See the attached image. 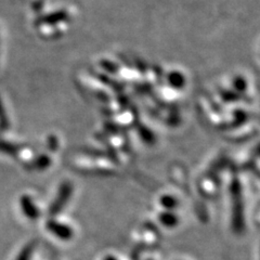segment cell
Returning a JSON list of instances; mask_svg holds the SVG:
<instances>
[{
    "mask_svg": "<svg viewBox=\"0 0 260 260\" xmlns=\"http://www.w3.org/2000/svg\"><path fill=\"white\" fill-rule=\"evenodd\" d=\"M72 192H73V185L70 182H64L61 185L60 191L58 195H56L53 204L50 207V211H49L50 215H56L60 213V211L63 209V207L65 206V204L68 203L69 199L71 198Z\"/></svg>",
    "mask_w": 260,
    "mask_h": 260,
    "instance_id": "cell-1",
    "label": "cell"
},
{
    "mask_svg": "<svg viewBox=\"0 0 260 260\" xmlns=\"http://www.w3.org/2000/svg\"><path fill=\"white\" fill-rule=\"evenodd\" d=\"M47 228L49 231L55 235V237H58L62 240H70L73 237V230L70 226L65 225L63 223L50 220L47 222Z\"/></svg>",
    "mask_w": 260,
    "mask_h": 260,
    "instance_id": "cell-2",
    "label": "cell"
},
{
    "mask_svg": "<svg viewBox=\"0 0 260 260\" xmlns=\"http://www.w3.org/2000/svg\"><path fill=\"white\" fill-rule=\"evenodd\" d=\"M21 207L23 213L25 214L31 220H35L39 217V211L35 206L34 203L28 197H22L21 199Z\"/></svg>",
    "mask_w": 260,
    "mask_h": 260,
    "instance_id": "cell-3",
    "label": "cell"
},
{
    "mask_svg": "<svg viewBox=\"0 0 260 260\" xmlns=\"http://www.w3.org/2000/svg\"><path fill=\"white\" fill-rule=\"evenodd\" d=\"M49 166H50V158L47 157L46 155L37 158V160L34 161V165H32L35 169H46Z\"/></svg>",
    "mask_w": 260,
    "mask_h": 260,
    "instance_id": "cell-4",
    "label": "cell"
},
{
    "mask_svg": "<svg viewBox=\"0 0 260 260\" xmlns=\"http://www.w3.org/2000/svg\"><path fill=\"white\" fill-rule=\"evenodd\" d=\"M161 222L164 223L167 226H175V224L177 223V218L175 215L169 214V213H165L162 214L160 217Z\"/></svg>",
    "mask_w": 260,
    "mask_h": 260,
    "instance_id": "cell-5",
    "label": "cell"
},
{
    "mask_svg": "<svg viewBox=\"0 0 260 260\" xmlns=\"http://www.w3.org/2000/svg\"><path fill=\"white\" fill-rule=\"evenodd\" d=\"M32 250H34V245H32V244H29V245L23 248V250L21 251V254L19 255L16 260H30Z\"/></svg>",
    "mask_w": 260,
    "mask_h": 260,
    "instance_id": "cell-6",
    "label": "cell"
},
{
    "mask_svg": "<svg viewBox=\"0 0 260 260\" xmlns=\"http://www.w3.org/2000/svg\"><path fill=\"white\" fill-rule=\"evenodd\" d=\"M161 204L164 205L166 208L172 209L173 207L176 206V199L173 197H169V195H166V197H162L161 200Z\"/></svg>",
    "mask_w": 260,
    "mask_h": 260,
    "instance_id": "cell-7",
    "label": "cell"
},
{
    "mask_svg": "<svg viewBox=\"0 0 260 260\" xmlns=\"http://www.w3.org/2000/svg\"><path fill=\"white\" fill-rule=\"evenodd\" d=\"M105 260H116L115 258H113V257H108L107 259H105Z\"/></svg>",
    "mask_w": 260,
    "mask_h": 260,
    "instance_id": "cell-8",
    "label": "cell"
}]
</instances>
